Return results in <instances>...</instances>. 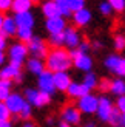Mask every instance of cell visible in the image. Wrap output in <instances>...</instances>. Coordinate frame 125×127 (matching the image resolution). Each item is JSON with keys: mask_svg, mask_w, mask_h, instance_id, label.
<instances>
[{"mask_svg": "<svg viewBox=\"0 0 125 127\" xmlns=\"http://www.w3.org/2000/svg\"><path fill=\"white\" fill-rule=\"evenodd\" d=\"M73 65V59L68 51L63 48H54L46 56V68L51 73H62L66 71Z\"/></svg>", "mask_w": 125, "mask_h": 127, "instance_id": "6da1fadb", "label": "cell"}, {"mask_svg": "<svg viewBox=\"0 0 125 127\" xmlns=\"http://www.w3.org/2000/svg\"><path fill=\"white\" fill-rule=\"evenodd\" d=\"M97 105H99V98H96L94 95H91L88 93L86 96L83 98H80L77 101V109L79 112H82V113H96L97 112Z\"/></svg>", "mask_w": 125, "mask_h": 127, "instance_id": "7a4b0ae2", "label": "cell"}, {"mask_svg": "<svg viewBox=\"0 0 125 127\" xmlns=\"http://www.w3.org/2000/svg\"><path fill=\"white\" fill-rule=\"evenodd\" d=\"M28 51L33 54L36 59H42V58H46L48 56V47L42 39L33 37L31 42L28 43Z\"/></svg>", "mask_w": 125, "mask_h": 127, "instance_id": "3957f363", "label": "cell"}, {"mask_svg": "<svg viewBox=\"0 0 125 127\" xmlns=\"http://www.w3.org/2000/svg\"><path fill=\"white\" fill-rule=\"evenodd\" d=\"M37 85H39L40 92H45L48 95H53L56 92V87H54V76L51 71L45 70L43 73L39 74V79H37Z\"/></svg>", "mask_w": 125, "mask_h": 127, "instance_id": "277c9868", "label": "cell"}, {"mask_svg": "<svg viewBox=\"0 0 125 127\" xmlns=\"http://www.w3.org/2000/svg\"><path fill=\"white\" fill-rule=\"evenodd\" d=\"M105 67L119 76H125V58L111 54L105 59Z\"/></svg>", "mask_w": 125, "mask_h": 127, "instance_id": "5b68a950", "label": "cell"}, {"mask_svg": "<svg viewBox=\"0 0 125 127\" xmlns=\"http://www.w3.org/2000/svg\"><path fill=\"white\" fill-rule=\"evenodd\" d=\"M25 102H26L25 98L22 96V95H19V93H11L8 96V99L5 101V104H6V107H8L11 115H19L20 110L23 109Z\"/></svg>", "mask_w": 125, "mask_h": 127, "instance_id": "8992f818", "label": "cell"}, {"mask_svg": "<svg viewBox=\"0 0 125 127\" xmlns=\"http://www.w3.org/2000/svg\"><path fill=\"white\" fill-rule=\"evenodd\" d=\"M22 76V64L17 62H9L6 67L0 70V79L2 81H11Z\"/></svg>", "mask_w": 125, "mask_h": 127, "instance_id": "52a82bcc", "label": "cell"}, {"mask_svg": "<svg viewBox=\"0 0 125 127\" xmlns=\"http://www.w3.org/2000/svg\"><path fill=\"white\" fill-rule=\"evenodd\" d=\"M28 53H29V51H28V47L25 45V43L19 42V43L11 45V48H9V59H11V62L22 64L25 59H26Z\"/></svg>", "mask_w": 125, "mask_h": 127, "instance_id": "ba28073f", "label": "cell"}, {"mask_svg": "<svg viewBox=\"0 0 125 127\" xmlns=\"http://www.w3.org/2000/svg\"><path fill=\"white\" fill-rule=\"evenodd\" d=\"M45 27H46L49 34H60V33H63V31H65L66 25H65L63 17L57 16V17H53V19H46Z\"/></svg>", "mask_w": 125, "mask_h": 127, "instance_id": "9c48e42d", "label": "cell"}, {"mask_svg": "<svg viewBox=\"0 0 125 127\" xmlns=\"http://www.w3.org/2000/svg\"><path fill=\"white\" fill-rule=\"evenodd\" d=\"M113 104H111V101L108 98H101L99 99V105H97V116L101 121H108L110 119V115L111 112H113Z\"/></svg>", "mask_w": 125, "mask_h": 127, "instance_id": "30bf717a", "label": "cell"}, {"mask_svg": "<svg viewBox=\"0 0 125 127\" xmlns=\"http://www.w3.org/2000/svg\"><path fill=\"white\" fill-rule=\"evenodd\" d=\"M63 39H65V45L70 47L71 50L79 48L80 45V36L77 33V30H74L73 27H66L63 31Z\"/></svg>", "mask_w": 125, "mask_h": 127, "instance_id": "8fae6325", "label": "cell"}, {"mask_svg": "<svg viewBox=\"0 0 125 127\" xmlns=\"http://www.w3.org/2000/svg\"><path fill=\"white\" fill-rule=\"evenodd\" d=\"M62 121H65L66 124H79L80 123V112L77 107L68 105L62 110Z\"/></svg>", "mask_w": 125, "mask_h": 127, "instance_id": "7c38bea8", "label": "cell"}, {"mask_svg": "<svg viewBox=\"0 0 125 127\" xmlns=\"http://www.w3.org/2000/svg\"><path fill=\"white\" fill-rule=\"evenodd\" d=\"M54 76V87L56 90H60V92H66L68 87L71 84V78L66 71H62V73H53Z\"/></svg>", "mask_w": 125, "mask_h": 127, "instance_id": "4fadbf2b", "label": "cell"}, {"mask_svg": "<svg viewBox=\"0 0 125 127\" xmlns=\"http://www.w3.org/2000/svg\"><path fill=\"white\" fill-rule=\"evenodd\" d=\"M14 20L17 23V28H29V30H33V27H34V16L31 14V12L16 14Z\"/></svg>", "mask_w": 125, "mask_h": 127, "instance_id": "5bb4252c", "label": "cell"}, {"mask_svg": "<svg viewBox=\"0 0 125 127\" xmlns=\"http://www.w3.org/2000/svg\"><path fill=\"white\" fill-rule=\"evenodd\" d=\"M66 93H68V96H71V98H77V99H80V98L86 96V95L90 93V90H88V88H86L83 84L71 82L70 87H68V90H66Z\"/></svg>", "mask_w": 125, "mask_h": 127, "instance_id": "9a60e30c", "label": "cell"}, {"mask_svg": "<svg viewBox=\"0 0 125 127\" xmlns=\"http://www.w3.org/2000/svg\"><path fill=\"white\" fill-rule=\"evenodd\" d=\"M73 64L76 65L77 70H82V71H90L91 67H93V59L90 58L88 54L80 53L77 58H74V59H73Z\"/></svg>", "mask_w": 125, "mask_h": 127, "instance_id": "2e32d148", "label": "cell"}, {"mask_svg": "<svg viewBox=\"0 0 125 127\" xmlns=\"http://www.w3.org/2000/svg\"><path fill=\"white\" fill-rule=\"evenodd\" d=\"M0 33H2L5 37L17 34V23H16V20H14V17H5Z\"/></svg>", "mask_w": 125, "mask_h": 127, "instance_id": "e0dca14e", "label": "cell"}, {"mask_svg": "<svg viewBox=\"0 0 125 127\" xmlns=\"http://www.w3.org/2000/svg\"><path fill=\"white\" fill-rule=\"evenodd\" d=\"M73 19H74V23H76L77 27H85V25L90 23V20H91V11L83 8V9H80L77 12H74Z\"/></svg>", "mask_w": 125, "mask_h": 127, "instance_id": "ac0fdd59", "label": "cell"}, {"mask_svg": "<svg viewBox=\"0 0 125 127\" xmlns=\"http://www.w3.org/2000/svg\"><path fill=\"white\" fill-rule=\"evenodd\" d=\"M31 6H33V0H12V11L16 14L29 12Z\"/></svg>", "mask_w": 125, "mask_h": 127, "instance_id": "d6986e66", "label": "cell"}, {"mask_svg": "<svg viewBox=\"0 0 125 127\" xmlns=\"http://www.w3.org/2000/svg\"><path fill=\"white\" fill-rule=\"evenodd\" d=\"M26 68H28V71H29V73H33V74H37V76H39L40 73L45 71V64H43L40 59L33 58V59H29V61H28Z\"/></svg>", "mask_w": 125, "mask_h": 127, "instance_id": "ffe728a7", "label": "cell"}, {"mask_svg": "<svg viewBox=\"0 0 125 127\" xmlns=\"http://www.w3.org/2000/svg\"><path fill=\"white\" fill-rule=\"evenodd\" d=\"M42 12L45 14L46 19H53V17H57L59 16V9H57V6H56L54 2H45L42 5Z\"/></svg>", "mask_w": 125, "mask_h": 127, "instance_id": "44dd1931", "label": "cell"}, {"mask_svg": "<svg viewBox=\"0 0 125 127\" xmlns=\"http://www.w3.org/2000/svg\"><path fill=\"white\" fill-rule=\"evenodd\" d=\"M49 102H51V95H48V93H45V92H40V90H39V93H37V96H36V99H34L33 105H36V107H45V105H48Z\"/></svg>", "mask_w": 125, "mask_h": 127, "instance_id": "7402d4cb", "label": "cell"}, {"mask_svg": "<svg viewBox=\"0 0 125 127\" xmlns=\"http://www.w3.org/2000/svg\"><path fill=\"white\" fill-rule=\"evenodd\" d=\"M11 95V81H2L0 79V101L5 102Z\"/></svg>", "mask_w": 125, "mask_h": 127, "instance_id": "603a6c76", "label": "cell"}, {"mask_svg": "<svg viewBox=\"0 0 125 127\" xmlns=\"http://www.w3.org/2000/svg\"><path fill=\"white\" fill-rule=\"evenodd\" d=\"M110 92H113L114 95H117V96H125V82L122 79H116L111 82V90Z\"/></svg>", "mask_w": 125, "mask_h": 127, "instance_id": "cb8c5ba5", "label": "cell"}, {"mask_svg": "<svg viewBox=\"0 0 125 127\" xmlns=\"http://www.w3.org/2000/svg\"><path fill=\"white\" fill-rule=\"evenodd\" d=\"M54 3H56V6H57V9H59V16L60 17H68V16L73 14L66 0H56Z\"/></svg>", "mask_w": 125, "mask_h": 127, "instance_id": "d4e9b609", "label": "cell"}, {"mask_svg": "<svg viewBox=\"0 0 125 127\" xmlns=\"http://www.w3.org/2000/svg\"><path fill=\"white\" fill-rule=\"evenodd\" d=\"M17 37L22 40V43H29L31 39H33V30H29V28H17Z\"/></svg>", "mask_w": 125, "mask_h": 127, "instance_id": "484cf974", "label": "cell"}, {"mask_svg": "<svg viewBox=\"0 0 125 127\" xmlns=\"http://www.w3.org/2000/svg\"><path fill=\"white\" fill-rule=\"evenodd\" d=\"M82 84L88 88V90H91V88H96L97 87V78H96V74L94 73H86L85 76H83V82Z\"/></svg>", "mask_w": 125, "mask_h": 127, "instance_id": "4316f807", "label": "cell"}, {"mask_svg": "<svg viewBox=\"0 0 125 127\" xmlns=\"http://www.w3.org/2000/svg\"><path fill=\"white\" fill-rule=\"evenodd\" d=\"M108 123L113 126V127H122V113L117 110V109H113V112H111V115H110Z\"/></svg>", "mask_w": 125, "mask_h": 127, "instance_id": "83f0119b", "label": "cell"}, {"mask_svg": "<svg viewBox=\"0 0 125 127\" xmlns=\"http://www.w3.org/2000/svg\"><path fill=\"white\" fill-rule=\"evenodd\" d=\"M66 2H68V6H70L73 14L85 8V0H66Z\"/></svg>", "mask_w": 125, "mask_h": 127, "instance_id": "f1b7e54d", "label": "cell"}, {"mask_svg": "<svg viewBox=\"0 0 125 127\" xmlns=\"http://www.w3.org/2000/svg\"><path fill=\"white\" fill-rule=\"evenodd\" d=\"M49 43L56 48H60V45L65 43V39H63V33L60 34H49Z\"/></svg>", "mask_w": 125, "mask_h": 127, "instance_id": "f546056e", "label": "cell"}, {"mask_svg": "<svg viewBox=\"0 0 125 127\" xmlns=\"http://www.w3.org/2000/svg\"><path fill=\"white\" fill-rule=\"evenodd\" d=\"M110 3V6L117 12H122L125 9V0H107Z\"/></svg>", "mask_w": 125, "mask_h": 127, "instance_id": "4dcf8cb0", "label": "cell"}, {"mask_svg": "<svg viewBox=\"0 0 125 127\" xmlns=\"http://www.w3.org/2000/svg\"><path fill=\"white\" fill-rule=\"evenodd\" d=\"M9 116H11V113L8 110V107H6V104L0 101V121H9Z\"/></svg>", "mask_w": 125, "mask_h": 127, "instance_id": "1f68e13d", "label": "cell"}, {"mask_svg": "<svg viewBox=\"0 0 125 127\" xmlns=\"http://www.w3.org/2000/svg\"><path fill=\"white\" fill-rule=\"evenodd\" d=\"M29 116H31V104L29 102H25V105H23V109L20 110V113H19V118H22V119H29Z\"/></svg>", "mask_w": 125, "mask_h": 127, "instance_id": "d6a6232c", "label": "cell"}, {"mask_svg": "<svg viewBox=\"0 0 125 127\" xmlns=\"http://www.w3.org/2000/svg\"><path fill=\"white\" fill-rule=\"evenodd\" d=\"M114 48L117 50V51H122V50L125 48V37L124 36H116L114 37Z\"/></svg>", "mask_w": 125, "mask_h": 127, "instance_id": "836d02e7", "label": "cell"}, {"mask_svg": "<svg viewBox=\"0 0 125 127\" xmlns=\"http://www.w3.org/2000/svg\"><path fill=\"white\" fill-rule=\"evenodd\" d=\"M99 11H101L104 16H110V14H111V11H113V8L110 6L108 2H102L101 5H99Z\"/></svg>", "mask_w": 125, "mask_h": 127, "instance_id": "e575fe53", "label": "cell"}, {"mask_svg": "<svg viewBox=\"0 0 125 127\" xmlns=\"http://www.w3.org/2000/svg\"><path fill=\"white\" fill-rule=\"evenodd\" d=\"M97 87H99L101 92H108V90H111V81L110 79H102L97 84Z\"/></svg>", "mask_w": 125, "mask_h": 127, "instance_id": "d590c367", "label": "cell"}, {"mask_svg": "<svg viewBox=\"0 0 125 127\" xmlns=\"http://www.w3.org/2000/svg\"><path fill=\"white\" fill-rule=\"evenodd\" d=\"M9 8H12V0H0V12L8 11Z\"/></svg>", "mask_w": 125, "mask_h": 127, "instance_id": "8d00e7d4", "label": "cell"}, {"mask_svg": "<svg viewBox=\"0 0 125 127\" xmlns=\"http://www.w3.org/2000/svg\"><path fill=\"white\" fill-rule=\"evenodd\" d=\"M116 109L119 110L122 115H125V96H121L116 102Z\"/></svg>", "mask_w": 125, "mask_h": 127, "instance_id": "74e56055", "label": "cell"}, {"mask_svg": "<svg viewBox=\"0 0 125 127\" xmlns=\"http://www.w3.org/2000/svg\"><path fill=\"white\" fill-rule=\"evenodd\" d=\"M88 48H90V43H86V42H80V45H79V51L80 53H85L86 54V51H88Z\"/></svg>", "mask_w": 125, "mask_h": 127, "instance_id": "f35d334b", "label": "cell"}, {"mask_svg": "<svg viewBox=\"0 0 125 127\" xmlns=\"http://www.w3.org/2000/svg\"><path fill=\"white\" fill-rule=\"evenodd\" d=\"M5 47H6V37L0 33V51H3Z\"/></svg>", "mask_w": 125, "mask_h": 127, "instance_id": "ab89813d", "label": "cell"}, {"mask_svg": "<svg viewBox=\"0 0 125 127\" xmlns=\"http://www.w3.org/2000/svg\"><path fill=\"white\" fill-rule=\"evenodd\" d=\"M0 127H12L11 121H0Z\"/></svg>", "mask_w": 125, "mask_h": 127, "instance_id": "60d3db41", "label": "cell"}, {"mask_svg": "<svg viewBox=\"0 0 125 127\" xmlns=\"http://www.w3.org/2000/svg\"><path fill=\"white\" fill-rule=\"evenodd\" d=\"M22 127H37V126H36V124H34L33 121H26V123H25V124H23Z\"/></svg>", "mask_w": 125, "mask_h": 127, "instance_id": "b9f144b4", "label": "cell"}, {"mask_svg": "<svg viewBox=\"0 0 125 127\" xmlns=\"http://www.w3.org/2000/svg\"><path fill=\"white\" fill-rule=\"evenodd\" d=\"M3 62H5V53H3V51H0V65H2Z\"/></svg>", "mask_w": 125, "mask_h": 127, "instance_id": "7bdbcfd3", "label": "cell"}, {"mask_svg": "<svg viewBox=\"0 0 125 127\" xmlns=\"http://www.w3.org/2000/svg\"><path fill=\"white\" fill-rule=\"evenodd\" d=\"M3 20H5V17H3V14L0 12V30H2V25H3Z\"/></svg>", "mask_w": 125, "mask_h": 127, "instance_id": "ee69618b", "label": "cell"}, {"mask_svg": "<svg viewBox=\"0 0 125 127\" xmlns=\"http://www.w3.org/2000/svg\"><path fill=\"white\" fill-rule=\"evenodd\" d=\"M59 127H71V126H70V124H66L65 121H62V123L59 124Z\"/></svg>", "mask_w": 125, "mask_h": 127, "instance_id": "f6af8a7d", "label": "cell"}, {"mask_svg": "<svg viewBox=\"0 0 125 127\" xmlns=\"http://www.w3.org/2000/svg\"><path fill=\"white\" fill-rule=\"evenodd\" d=\"M53 123H54V119H53V118H48V119H46V124H48V126H51Z\"/></svg>", "mask_w": 125, "mask_h": 127, "instance_id": "bcb514c9", "label": "cell"}, {"mask_svg": "<svg viewBox=\"0 0 125 127\" xmlns=\"http://www.w3.org/2000/svg\"><path fill=\"white\" fill-rule=\"evenodd\" d=\"M122 127H125V115H122Z\"/></svg>", "mask_w": 125, "mask_h": 127, "instance_id": "7dc6e473", "label": "cell"}, {"mask_svg": "<svg viewBox=\"0 0 125 127\" xmlns=\"http://www.w3.org/2000/svg\"><path fill=\"white\" fill-rule=\"evenodd\" d=\"M94 48H101V43H99V42H94Z\"/></svg>", "mask_w": 125, "mask_h": 127, "instance_id": "c3c4849f", "label": "cell"}, {"mask_svg": "<svg viewBox=\"0 0 125 127\" xmlns=\"http://www.w3.org/2000/svg\"><path fill=\"white\" fill-rule=\"evenodd\" d=\"M85 127H94V124H86Z\"/></svg>", "mask_w": 125, "mask_h": 127, "instance_id": "681fc988", "label": "cell"}, {"mask_svg": "<svg viewBox=\"0 0 125 127\" xmlns=\"http://www.w3.org/2000/svg\"><path fill=\"white\" fill-rule=\"evenodd\" d=\"M49 2H56V0H49Z\"/></svg>", "mask_w": 125, "mask_h": 127, "instance_id": "f907efd6", "label": "cell"}]
</instances>
